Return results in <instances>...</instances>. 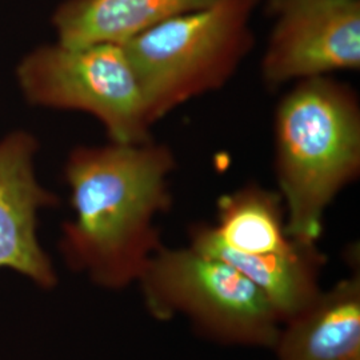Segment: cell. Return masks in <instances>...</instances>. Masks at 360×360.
<instances>
[{
  "label": "cell",
  "mask_w": 360,
  "mask_h": 360,
  "mask_svg": "<svg viewBox=\"0 0 360 360\" xmlns=\"http://www.w3.org/2000/svg\"><path fill=\"white\" fill-rule=\"evenodd\" d=\"M175 167L174 151L154 139L75 147L63 171L74 212L58 243L65 266L107 291L138 283L165 245L156 219L172 207Z\"/></svg>",
  "instance_id": "obj_1"
},
{
  "label": "cell",
  "mask_w": 360,
  "mask_h": 360,
  "mask_svg": "<svg viewBox=\"0 0 360 360\" xmlns=\"http://www.w3.org/2000/svg\"><path fill=\"white\" fill-rule=\"evenodd\" d=\"M274 123L287 232L318 243L326 211L360 176L359 98L331 77L299 80L278 104Z\"/></svg>",
  "instance_id": "obj_2"
},
{
  "label": "cell",
  "mask_w": 360,
  "mask_h": 360,
  "mask_svg": "<svg viewBox=\"0 0 360 360\" xmlns=\"http://www.w3.org/2000/svg\"><path fill=\"white\" fill-rule=\"evenodd\" d=\"M262 0H214L122 44L155 126L190 101L223 89L252 51Z\"/></svg>",
  "instance_id": "obj_3"
},
{
  "label": "cell",
  "mask_w": 360,
  "mask_h": 360,
  "mask_svg": "<svg viewBox=\"0 0 360 360\" xmlns=\"http://www.w3.org/2000/svg\"><path fill=\"white\" fill-rule=\"evenodd\" d=\"M136 284L155 321L183 316L220 346L272 349L276 343L282 321L266 295L230 264L190 245H162Z\"/></svg>",
  "instance_id": "obj_4"
},
{
  "label": "cell",
  "mask_w": 360,
  "mask_h": 360,
  "mask_svg": "<svg viewBox=\"0 0 360 360\" xmlns=\"http://www.w3.org/2000/svg\"><path fill=\"white\" fill-rule=\"evenodd\" d=\"M16 80L32 105L94 116L110 142L153 139L142 86L120 44L41 46L19 62Z\"/></svg>",
  "instance_id": "obj_5"
},
{
  "label": "cell",
  "mask_w": 360,
  "mask_h": 360,
  "mask_svg": "<svg viewBox=\"0 0 360 360\" xmlns=\"http://www.w3.org/2000/svg\"><path fill=\"white\" fill-rule=\"evenodd\" d=\"M274 20L262 59L269 89L360 70V0H262Z\"/></svg>",
  "instance_id": "obj_6"
},
{
  "label": "cell",
  "mask_w": 360,
  "mask_h": 360,
  "mask_svg": "<svg viewBox=\"0 0 360 360\" xmlns=\"http://www.w3.org/2000/svg\"><path fill=\"white\" fill-rule=\"evenodd\" d=\"M37 138L13 131L0 139V271H11L39 290L50 291L59 275L38 235L39 214L59 196L38 179Z\"/></svg>",
  "instance_id": "obj_7"
},
{
  "label": "cell",
  "mask_w": 360,
  "mask_h": 360,
  "mask_svg": "<svg viewBox=\"0 0 360 360\" xmlns=\"http://www.w3.org/2000/svg\"><path fill=\"white\" fill-rule=\"evenodd\" d=\"M188 245L243 274L266 295L282 324L307 309L322 292L321 276L327 255L318 243L296 240L290 248L263 255H245L221 245L210 223H193Z\"/></svg>",
  "instance_id": "obj_8"
},
{
  "label": "cell",
  "mask_w": 360,
  "mask_h": 360,
  "mask_svg": "<svg viewBox=\"0 0 360 360\" xmlns=\"http://www.w3.org/2000/svg\"><path fill=\"white\" fill-rule=\"evenodd\" d=\"M347 257L351 274L282 324L276 360H360L359 250Z\"/></svg>",
  "instance_id": "obj_9"
},
{
  "label": "cell",
  "mask_w": 360,
  "mask_h": 360,
  "mask_svg": "<svg viewBox=\"0 0 360 360\" xmlns=\"http://www.w3.org/2000/svg\"><path fill=\"white\" fill-rule=\"evenodd\" d=\"M214 0H65L53 13L58 41L65 46L124 44L144 31Z\"/></svg>",
  "instance_id": "obj_10"
},
{
  "label": "cell",
  "mask_w": 360,
  "mask_h": 360,
  "mask_svg": "<svg viewBox=\"0 0 360 360\" xmlns=\"http://www.w3.org/2000/svg\"><path fill=\"white\" fill-rule=\"evenodd\" d=\"M211 230L221 245L245 255L279 252L295 242L281 193L254 181L219 198Z\"/></svg>",
  "instance_id": "obj_11"
}]
</instances>
